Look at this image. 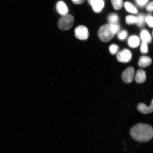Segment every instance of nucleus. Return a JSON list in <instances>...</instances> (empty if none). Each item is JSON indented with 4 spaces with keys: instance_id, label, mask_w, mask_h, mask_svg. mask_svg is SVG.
<instances>
[{
    "instance_id": "23",
    "label": "nucleus",
    "mask_w": 153,
    "mask_h": 153,
    "mask_svg": "<svg viewBox=\"0 0 153 153\" xmlns=\"http://www.w3.org/2000/svg\"><path fill=\"white\" fill-rule=\"evenodd\" d=\"M137 5L141 7H143L146 6L149 0H135Z\"/></svg>"
},
{
    "instance_id": "8",
    "label": "nucleus",
    "mask_w": 153,
    "mask_h": 153,
    "mask_svg": "<svg viewBox=\"0 0 153 153\" xmlns=\"http://www.w3.org/2000/svg\"><path fill=\"white\" fill-rule=\"evenodd\" d=\"M56 7L57 11L59 14L63 16L68 14V8L64 1H60L57 2Z\"/></svg>"
},
{
    "instance_id": "7",
    "label": "nucleus",
    "mask_w": 153,
    "mask_h": 153,
    "mask_svg": "<svg viewBox=\"0 0 153 153\" xmlns=\"http://www.w3.org/2000/svg\"><path fill=\"white\" fill-rule=\"evenodd\" d=\"M88 1L96 13L101 12L104 8V0H88Z\"/></svg>"
},
{
    "instance_id": "1",
    "label": "nucleus",
    "mask_w": 153,
    "mask_h": 153,
    "mask_svg": "<svg viewBox=\"0 0 153 153\" xmlns=\"http://www.w3.org/2000/svg\"><path fill=\"white\" fill-rule=\"evenodd\" d=\"M132 138L140 142H146L153 137V128L149 124L139 123L134 126L130 131Z\"/></svg>"
},
{
    "instance_id": "13",
    "label": "nucleus",
    "mask_w": 153,
    "mask_h": 153,
    "mask_svg": "<svg viewBox=\"0 0 153 153\" xmlns=\"http://www.w3.org/2000/svg\"><path fill=\"white\" fill-rule=\"evenodd\" d=\"M139 38L136 35L131 36L128 39V44L129 46L132 48L138 47L140 44Z\"/></svg>"
},
{
    "instance_id": "16",
    "label": "nucleus",
    "mask_w": 153,
    "mask_h": 153,
    "mask_svg": "<svg viewBox=\"0 0 153 153\" xmlns=\"http://www.w3.org/2000/svg\"><path fill=\"white\" fill-rule=\"evenodd\" d=\"M137 24L139 27H142L143 26L145 22V16L144 14H140L138 15L137 17Z\"/></svg>"
},
{
    "instance_id": "21",
    "label": "nucleus",
    "mask_w": 153,
    "mask_h": 153,
    "mask_svg": "<svg viewBox=\"0 0 153 153\" xmlns=\"http://www.w3.org/2000/svg\"><path fill=\"white\" fill-rule=\"evenodd\" d=\"M118 50H119V47L116 44H112L109 47L110 52L112 55H115L117 53Z\"/></svg>"
},
{
    "instance_id": "11",
    "label": "nucleus",
    "mask_w": 153,
    "mask_h": 153,
    "mask_svg": "<svg viewBox=\"0 0 153 153\" xmlns=\"http://www.w3.org/2000/svg\"><path fill=\"white\" fill-rule=\"evenodd\" d=\"M146 79V72L143 70L137 71L136 75L135 81L137 83L140 84L145 82Z\"/></svg>"
},
{
    "instance_id": "12",
    "label": "nucleus",
    "mask_w": 153,
    "mask_h": 153,
    "mask_svg": "<svg viewBox=\"0 0 153 153\" xmlns=\"http://www.w3.org/2000/svg\"><path fill=\"white\" fill-rule=\"evenodd\" d=\"M140 37L142 42L147 43H150L152 41V36L146 30L143 29L141 30L140 33Z\"/></svg>"
},
{
    "instance_id": "3",
    "label": "nucleus",
    "mask_w": 153,
    "mask_h": 153,
    "mask_svg": "<svg viewBox=\"0 0 153 153\" xmlns=\"http://www.w3.org/2000/svg\"><path fill=\"white\" fill-rule=\"evenodd\" d=\"M74 22V17L72 15L67 14L63 15L58 21V27L63 31L68 30L72 27Z\"/></svg>"
},
{
    "instance_id": "20",
    "label": "nucleus",
    "mask_w": 153,
    "mask_h": 153,
    "mask_svg": "<svg viewBox=\"0 0 153 153\" xmlns=\"http://www.w3.org/2000/svg\"><path fill=\"white\" fill-rule=\"evenodd\" d=\"M145 22L148 25L149 27L153 28V16L150 14L147 15L145 16Z\"/></svg>"
},
{
    "instance_id": "22",
    "label": "nucleus",
    "mask_w": 153,
    "mask_h": 153,
    "mask_svg": "<svg viewBox=\"0 0 153 153\" xmlns=\"http://www.w3.org/2000/svg\"><path fill=\"white\" fill-rule=\"evenodd\" d=\"M148 43L145 42H142L141 44L140 51L143 54H146L148 53Z\"/></svg>"
},
{
    "instance_id": "25",
    "label": "nucleus",
    "mask_w": 153,
    "mask_h": 153,
    "mask_svg": "<svg viewBox=\"0 0 153 153\" xmlns=\"http://www.w3.org/2000/svg\"><path fill=\"white\" fill-rule=\"evenodd\" d=\"M74 4L76 5H80L82 4H83L85 0H71Z\"/></svg>"
},
{
    "instance_id": "19",
    "label": "nucleus",
    "mask_w": 153,
    "mask_h": 153,
    "mask_svg": "<svg viewBox=\"0 0 153 153\" xmlns=\"http://www.w3.org/2000/svg\"><path fill=\"white\" fill-rule=\"evenodd\" d=\"M128 36V32L125 30H123L118 32L117 37L118 39L123 41L126 39Z\"/></svg>"
},
{
    "instance_id": "2",
    "label": "nucleus",
    "mask_w": 153,
    "mask_h": 153,
    "mask_svg": "<svg viewBox=\"0 0 153 153\" xmlns=\"http://www.w3.org/2000/svg\"><path fill=\"white\" fill-rule=\"evenodd\" d=\"M120 26L118 24L104 25L99 29L98 37L101 41L108 42L111 40L120 30Z\"/></svg>"
},
{
    "instance_id": "14",
    "label": "nucleus",
    "mask_w": 153,
    "mask_h": 153,
    "mask_svg": "<svg viewBox=\"0 0 153 153\" xmlns=\"http://www.w3.org/2000/svg\"><path fill=\"white\" fill-rule=\"evenodd\" d=\"M124 6L128 12L134 14H137L138 13V10L136 7L129 2H126L124 3Z\"/></svg>"
},
{
    "instance_id": "17",
    "label": "nucleus",
    "mask_w": 153,
    "mask_h": 153,
    "mask_svg": "<svg viewBox=\"0 0 153 153\" xmlns=\"http://www.w3.org/2000/svg\"><path fill=\"white\" fill-rule=\"evenodd\" d=\"M126 24L131 25L137 24V17L132 15H129L126 16L125 18Z\"/></svg>"
},
{
    "instance_id": "5",
    "label": "nucleus",
    "mask_w": 153,
    "mask_h": 153,
    "mask_svg": "<svg viewBox=\"0 0 153 153\" xmlns=\"http://www.w3.org/2000/svg\"><path fill=\"white\" fill-rule=\"evenodd\" d=\"M132 54L128 49H124L118 52L117 54V59L119 62L122 63L128 62L131 61Z\"/></svg>"
},
{
    "instance_id": "18",
    "label": "nucleus",
    "mask_w": 153,
    "mask_h": 153,
    "mask_svg": "<svg viewBox=\"0 0 153 153\" xmlns=\"http://www.w3.org/2000/svg\"><path fill=\"white\" fill-rule=\"evenodd\" d=\"M111 2L114 8L116 10L121 9L123 6V0H111Z\"/></svg>"
},
{
    "instance_id": "4",
    "label": "nucleus",
    "mask_w": 153,
    "mask_h": 153,
    "mask_svg": "<svg viewBox=\"0 0 153 153\" xmlns=\"http://www.w3.org/2000/svg\"><path fill=\"white\" fill-rule=\"evenodd\" d=\"M75 37L80 40H86L89 36V32L88 28L83 25H79L74 30Z\"/></svg>"
},
{
    "instance_id": "6",
    "label": "nucleus",
    "mask_w": 153,
    "mask_h": 153,
    "mask_svg": "<svg viewBox=\"0 0 153 153\" xmlns=\"http://www.w3.org/2000/svg\"><path fill=\"white\" fill-rule=\"evenodd\" d=\"M135 75V70L133 67H130L124 71L122 78L124 83H130L133 81Z\"/></svg>"
},
{
    "instance_id": "24",
    "label": "nucleus",
    "mask_w": 153,
    "mask_h": 153,
    "mask_svg": "<svg viewBox=\"0 0 153 153\" xmlns=\"http://www.w3.org/2000/svg\"><path fill=\"white\" fill-rule=\"evenodd\" d=\"M146 9L149 12H153V1L151 2L146 6Z\"/></svg>"
},
{
    "instance_id": "10",
    "label": "nucleus",
    "mask_w": 153,
    "mask_h": 153,
    "mask_svg": "<svg viewBox=\"0 0 153 153\" xmlns=\"http://www.w3.org/2000/svg\"><path fill=\"white\" fill-rule=\"evenodd\" d=\"M152 60L150 57L143 56H141L138 62V66L141 68H145L152 64Z\"/></svg>"
},
{
    "instance_id": "15",
    "label": "nucleus",
    "mask_w": 153,
    "mask_h": 153,
    "mask_svg": "<svg viewBox=\"0 0 153 153\" xmlns=\"http://www.w3.org/2000/svg\"><path fill=\"white\" fill-rule=\"evenodd\" d=\"M119 18L118 15L114 13L110 14L108 17V21L109 24H118Z\"/></svg>"
},
{
    "instance_id": "26",
    "label": "nucleus",
    "mask_w": 153,
    "mask_h": 153,
    "mask_svg": "<svg viewBox=\"0 0 153 153\" xmlns=\"http://www.w3.org/2000/svg\"></svg>"
},
{
    "instance_id": "9",
    "label": "nucleus",
    "mask_w": 153,
    "mask_h": 153,
    "mask_svg": "<svg viewBox=\"0 0 153 153\" xmlns=\"http://www.w3.org/2000/svg\"><path fill=\"white\" fill-rule=\"evenodd\" d=\"M137 110L141 113L146 114L151 113L153 112V99L150 106H147L146 105L143 103H140L137 107Z\"/></svg>"
}]
</instances>
